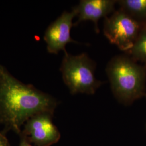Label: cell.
<instances>
[{"label": "cell", "instance_id": "6da1fadb", "mask_svg": "<svg viewBox=\"0 0 146 146\" xmlns=\"http://www.w3.org/2000/svg\"><path fill=\"white\" fill-rule=\"evenodd\" d=\"M57 105L50 95L22 82L0 64V122L8 129L20 133L21 127L31 117L53 115Z\"/></svg>", "mask_w": 146, "mask_h": 146}, {"label": "cell", "instance_id": "7a4b0ae2", "mask_svg": "<svg viewBox=\"0 0 146 146\" xmlns=\"http://www.w3.org/2000/svg\"><path fill=\"white\" fill-rule=\"evenodd\" d=\"M106 70L113 92L121 102L131 103L145 94L146 68L130 58L115 56L108 63Z\"/></svg>", "mask_w": 146, "mask_h": 146}, {"label": "cell", "instance_id": "3957f363", "mask_svg": "<svg viewBox=\"0 0 146 146\" xmlns=\"http://www.w3.org/2000/svg\"><path fill=\"white\" fill-rule=\"evenodd\" d=\"M95 63L88 55L64 53L60 67L63 80L71 94H93L103 84L95 76Z\"/></svg>", "mask_w": 146, "mask_h": 146}, {"label": "cell", "instance_id": "277c9868", "mask_svg": "<svg viewBox=\"0 0 146 146\" xmlns=\"http://www.w3.org/2000/svg\"><path fill=\"white\" fill-rule=\"evenodd\" d=\"M141 31L140 23L121 9L105 17L104 34L122 51L128 52L131 50Z\"/></svg>", "mask_w": 146, "mask_h": 146}, {"label": "cell", "instance_id": "5b68a950", "mask_svg": "<svg viewBox=\"0 0 146 146\" xmlns=\"http://www.w3.org/2000/svg\"><path fill=\"white\" fill-rule=\"evenodd\" d=\"M52 114L42 113L26 122L22 134L25 140L36 146H50L59 141L61 134L52 121Z\"/></svg>", "mask_w": 146, "mask_h": 146}, {"label": "cell", "instance_id": "8992f818", "mask_svg": "<svg viewBox=\"0 0 146 146\" xmlns=\"http://www.w3.org/2000/svg\"><path fill=\"white\" fill-rule=\"evenodd\" d=\"M76 11H64L58 19L52 22L45 31L43 39L47 44L48 52L58 54L61 51L67 52L66 47L69 43L78 42L71 37L70 31L74 23L73 19L76 16Z\"/></svg>", "mask_w": 146, "mask_h": 146}, {"label": "cell", "instance_id": "52a82bcc", "mask_svg": "<svg viewBox=\"0 0 146 146\" xmlns=\"http://www.w3.org/2000/svg\"><path fill=\"white\" fill-rule=\"evenodd\" d=\"M116 1L114 0H81L78 5L73 8L76 11L78 20L74 25L86 21H93L96 33H99L98 21L102 17L114 11Z\"/></svg>", "mask_w": 146, "mask_h": 146}, {"label": "cell", "instance_id": "ba28073f", "mask_svg": "<svg viewBox=\"0 0 146 146\" xmlns=\"http://www.w3.org/2000/svg\"><path fill=\"white\" fill-rule=\"evenodd\" d=\"M117 2L121 9L133 17L146 18V0H122Z\"/></svg>", "mask_w": 146, "mask_h": 146}, {"label": "cell", "instance_id": "9c48e42d", "mask_svg": "<svg viewBox=\"0 0 146 146\" xmlns=\"http://www.w3.org/2000/svg\"><path fill=\"white\" fill-rule=\"evenodd\" d=\"M135 60L146 64V28L142 29L133 47L128 52Z\"/></svg>", "mask_w": 146, "mask_h": 146}, {"label": "cell", "instance_id": "30bf717a", "mask_svg": "<svg viewBox=\"0 0 146 146\" xmlns=\"http://www.w3.org/2000/svg\"><path fill=\"white\" fill-rule=\"evenodd\" d=\"M0 146H9L8 140L3 134L0 135Z\"/></svg>", "mask_w": 146, "mask_h": 146}, {"label": "cell", "instance_id": "8fae6325", "mask_svg": "<svg viewBox=\"0 0 146 146\" xmlns=\"http://www.w3.org/2000/svg\"><path fill=\"white\" fill-rule=\"evenodd\" d=\"M20 146H32L28 141H27L25 139L22 140L21 141V144Z\"/></svg>", "mask_w": 146, "mask_h": 146}, {"label": "cell", "instance_id": "7c38bea8", "mask_svg": "<svg viewBox=\"0 0 146 146\" xmlns=\"http://www.w3.org/2000/svg\"><path fill=\"white\" fill-rule=\"evenodd\" d=\"M1 134H2V133H0V135H1Z\"/></svg>", "mask_w": 146, "mask_h": 146}]
</instances>
